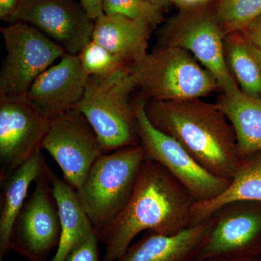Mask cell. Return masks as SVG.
<instances>
[{"label": "cell", "instance_id": "ba28073f", "mask_svg": "<svg viewBox=\"0 0 261 261\" xmlns=\"http://www.w3.org/2000/svg\"><path fill=\"white\" fill-rule=\"evenodd\" d=\"M145 99L135 104L136 132L145 159L166 168L191 194L196 202H205L221 195L231 179L218 177L206 171L177 141L150 123L145 112Z\"/></svg>", "mask_w": 261, "mask_h": 261}, {"label": "cell", "instance_id": "44dd1931", "mask_svg": "<svg viewBox=\"0 0 261 261\" xmlns=\"http://www.w3.org/2000/svg\"><path fill=\"white\" fill-rule=\"evenodd\" d=\"M225 58L228 69L236 79L242 92L261 99V55L241 33L224 37Z\"/></svg>", "mask_w": 261, "mask_h": 261}, {"label": "cell", "instance_id": "ffe728a7", "mask_svg": "<svg viewBox=\"0 0 261 261\" xmlns=\"http://www.w3.org/2000/svg\"><path fill=\"white\" fill-rule=\"evenodd\" d=\"M216 105L232 125L241 157L261 151V99L239 89L224 93Z\"/></svg>", "mask_w": 261, "mask_h": 261}, {"label": "cell", "instance_id": "83f0119b", "mask_svg": "<svg viewBox=\"0 0 261 261\" xmlns=\"http://www.w3.org/2000/svg\"><path fill=\"white\" fill-rule=\"evenodd\" d=\"M80 3L89 16L94 20L104 14L102 0H80Z\"/></svg>", "mask_w": 261, "mask_h": 261}, {"label": "cell", "instance_id": "4dcf8cb0", "mask_svg": "<svg viewBox=\"0 0 261 261\" xmlns=\"http://www.w3.org/2000/svg\"><path fill=\"white\" fill-rule=\"evenodd\" d=\"M221 261H261V257H254V258L242 259V260H221Z\"/></svg>", "mask_w": 261, "mask_h": 261}, {"label": "cell", "instance_id": "3957f363", "mask_svg": "<svg viewBox=\"0 0 261 261\" xmlns=\"http://www.w3.org/2000/svg\"><path fill=\"white\" fill-rule=\"evenodd\" d=\"M145 160L140 144L102 154L75 191L97 236L102 234L128 204Z\"/></svg>", "mask_w": 261, "mask_h": 261}, {"label": "cell", "instance_id": "2e32d148", "mask_svg": "<svg viewBox=\"0 0 261 261\" xmlns=\"http://www.w3.org/2000/svg\"><path fill=\"white\" fill-rule=\"evenodd\" d=\"M211 226L207 219L173 235L149 234L116 261H190Z\"/></svg>", "mask_w": 261, "mask_h": 261}, {"label": "cell", "instance_id": "f1b7e54d", "mask_svg": "<svg viewBox=\"0 0 261 261\" xmlns=\"http://www.w3.org/2000/svg\"><path fill=\"white\" fill-rule=\"evenodd\" d=\"M212 0H171V3L180 10H187L205 7Z\"/></svg>", "mask_w": 261, "mask_h": 261}, {"label": "cell", "instance_id": "6da1fadb", "mask_svg": "<svg viewBox=\"0 0 261 261\" xmlns=\"http://www.w3.org/2000/svg\"><path fill=\"white\" fill-rule=\"evenodd\" d=\"M196 201L166 168L145 159L128 204L102 233L106 239L104 261H116L144 231L173 235L192 226Z\"/></svg>", "mask_w": 261, "mask_h": 261}, {"label": "cell", "instance_id": "4fadbf2b", "mask_svg": "<svg viewBox=\"0 0 261 261\" xmlns=\"http://www.w3.org/2000/svg\"><path fill=\"white\" fill-rule=\"evenodd\" d=\"M47 167L36 180L34 192L25 201L13 228L20 245L32 256H39L58 246L61 236L59 211Z\"/></svg>", "mask_w": 261, "mask_h": 261}, {"label": "cell", "instance_id": "52a82bcc", "mask_svg": "<svg viewBox=\"0 0 261 261\" xmlns=\"http://www.w3.org/2000/svg\"><path fill=\"white\" fill-rule=\"evenodd\" d=\"M205 238L190 261L242 260L261 254V202H228L214 211Z\"/></svg>", "mask_w": 261, "mask_h": 261}, {"label": "cell", "instance_id": "d6986e66", "mask_svg": "<svg viewBox=\"0 0 261 261\" xmlns=\"http://www.w3.org/2000/svg\"><path fill=\"white\" fill-rule=\"evenodd\" d=\"M261 202V151L242 157L231 183L213 200L195 202L192 210V226L209 219L221 205L233 201Z\"/></svg>", "mask_w": 261, "mask_h": 261}, {"label": "cell", "instance_id": "484cf974", "mask_svg": "<svg viewBox=\"0 0 261 261\" xmlns=\"http://www.w3.org/2000/svg\"><path fill=\"white\" fill-rule=\"evenodd\" d=\"M240 33L261 55V15L247 24Z\"/></svg>", "mask_w": 261, "mask_h": 261}, {"label": "cell", "instance_id": "7a4b0ae2", "mask_svg": "<svg viewBox=\"0 0 261 261\" xmlns=\"http://www.w3.org/2000/svg\"><path fill=\"white\" fill-rule=\"evenodd\" d=\"M145 112L157 129L179 142L206 171L231 179L242 157L232 125L217 105L200 99L146 100Z\"/></svg>", "mask_w": 261, "mask_h": 261}, {"label": "cell", "instance_id": "603a6c76", "mask_svg": "<svg viewBox=\"0 0 261 261\" xmlns=\"http://www.w3.org/2000/svg\"><path fill=\"white\" fill-rule=\"evenodd\" d=\"M77 56L87 76H104L125 67L132 66L93 40H91Z\"/></svg>", "mask_w": 261, "mask_h": 261}, {"label": "cell", "instance_id": "9a60e30c", "mask_svg": "<svg viewBox=\"0 0 261 261\" xmlns=\"http://www.w3.org/2000/svg\"><path fill=\"white\" fill-rule=\"evenodd\" d=\"M152 27L141 20L118 15L103 14L94 21L92 40L116 55L128 65L147 54Z\"/></svg>", "mask_w": 261, "mask_h": 261}, {"label": "cell", "instance_id": "30bf717a", "mask_svg": "<svg viewBox=\"0 0 261 261\" xmlns=\"http://www.w3.org/2000/svg\"><path fill=\"white\" fill-rule=\"evenodd\" d=\"M42 149L61 168L63 179L77 191L94 162L106 154L87 118L76 109L51 118Z\"/></svg>", "mask_w": 261, "mask_h": 261}, {"label": "cell", "instance_id": "f546056e", "mask_svg": "<svg viewBox=\"0 0 261 261\" xmlns=\"http://www.w3.org/2000/svg\"><path fill=\"white\" fill-rule=\"evenodd\" d=\"M152 4L159 5L163 9L168 8L171 5V0H146Z\"/></svg>", "mask_w": 261, "mask_h": 261}, {"label": "cell", "instance_id": "5b68a950", "mask_svg": "<svg viewBox=\"0 0 261 261\" xmlns=\"http://www.w3.org/2000/svg\"><path fill=\"white\" fill-rule=\"evenodd\" d=\"M143 99L154 101L200 99L219 88L214 75L181 48L157 47L132 65Z\"/></svg>", "mask_w": 261, "mask_h": 261}, {"label": "cell", "instance_id": "5bb4252c", "mask_svg": "<svg viewBox=\"0 0 261 261\" xmlns=\"http://www.w3.org/2000/svg\"><path fill=\"white\" fill-rule=\"evenodd\" d=\"M88 77L78 56L65 53L32 84L25 97L49 120L73 109L82 99Z\"/></svg>", "mask_w": 261, "mask_h": 261}, {"label": "cell", "instance_id": "8992f818", "mask_svg": "<svg viewBox=\"0 0 261 261\" xmlns=\"http://www.w3.org/2000/svg\"><path fill=\"white\" fill-rule=\"evenodd\" d=\"M224 37L214 10L205 6L181 10L170 19L160 32L158 47H178L191 53L214 75L224 93H231L240 87L226 63Z\"/></svg>", "mask_w": 261, "mask_h": 261}, {"label": "cell", "instance_id": "7c38bea8", "mask_svg": "<svg viewBox=\"0 0 261 261\" xmlns=\"http://www.w3.org/2000/svg\"><path fill=\"white\" fill-rule=\"evenodd\" d=\"M15 21L30 24L77 56L92 40L95 20L75 0H21L10 23Z\"/></svg>", "mask_w": 261, "mask_h": 261}, {"label": "cell", "instance_id": "d4e9b609", "mask_svg": "<svg viewBox=\"0 0 261 261\" xmlns=\"http://www.w3.org/2000/svg\"><path fill=\"white\" fill-rule=\"evenodd\" d=\"M97 238L95 232L89 235L70 252L65 261H99Z\"/></svg>", "mask_w": 261, "mask_h": 261}, {"label": "cell", "instance_id": "4316f807", "mask_svg": "<svg viewBox=\"0 0 261 261\" xmlns=\"http://www.w3.org/2000/svg\"><path fill=\"white\" fill-rule=\"evenodd\" d=\"M21 0H0V19L11 22Z\"/></svg>", "mask_w": 261, "mask_h": 261}, {"label": "cell", "instance_id": "cb8c5ba5", "mask_svg": "<svg viewBox=\"0 0 261 261\" xmlns=\"http://www.w3.org/2000/svg\"><path fill=\"white\" fill-rule=\"evenodd\" d=\"M102 4L104 14L141 20L152 28L162 22L165 10L146 0H102Z\"/></svg>", "mask_w": 261, "mask_h": 261}, {"label": "cell", "instance_id": "9c48e42d", "mask_svg": "<svg viewBox=\"0 0 261 261\" xmlns=\"http://www.w3.org/2000/svg\"><path fill=\"white\" fill-rule=\"evenodd\" d=\"M0 30L7 51L0 96H25L38 77L66 53L30 24L15 21Z\"/></svg>", "mask_w": 261, "mask_h": 261}, {"label": "cell", "instance_id": "8fae6325", "mask_svg": "<svg viewBox=\"0 0 261 261\" xmlns=\"http://www.w3.org/2000/svg\"><path fill=\"white\" fill-rule=\"evenodd\" d=\"M50 120L25 96H0V179L42 150Z\"/></svg>", "mask_w": 261, "mask_h": 261}, {"label": "cell", "instance_id": "277c9868", "mask_svg": "<svg viewBox=\"0 0 261 261\" xmlns=\"http://www.w3.org/2000/svg\"><path fill=\"white\" fill-rule=\"evenodd\" d=\"M132 66L104 76H89L82 99L74 108L85 116L97 134L106 153L139 145L135 105L137 88Z\"/></svg>", "mask_w": 261, "mask_h": 261}, {"label": "cell", "instance_id": "ac0fdd59", "mask_svg": "<svg viewBox=\"0 0 261 261\" xmlns=\"http://www.w3.org/2000/svg\"><path fill=\"white\" fill-rule=\"evenodd\" d=\"M42 150L34 154L4 180L0 213V250L2 255L11 243L13 228L27 200L29 187L47 167Z\"/></svg>", "mask_w": 261, "mask_h": 261}, {"label": "cell", "instance_id": "e0dca14e", "mask_svg": "<svg viewBox=\"0 0 261 261\" xmlns=\"http://www.w3.org/2000/svg\"><path fill=\"white\" fill-rule=\"evenodd\" d=\"M47 173L58 205L61 227L56 253L51 261H65L70 252L95 231L74 189L56 176L49 167Z\"/></svg>", "mask_w": 261, "mask_h": 261}, {"label": "cell", "instance_id": "7402d4cb", "mask_svg": "<svg viewBox=\"0 0 261 261\" xmlns=\"http://www.w3.org/2000/svg\"><path fill=\"white\" fill-rule=\"evenodd\" d=\"M214 11L226 36L241 32L261 15V0H216Z\"/></svg>", "mask_w": 261, "mask_h": 261}]
</instances>
